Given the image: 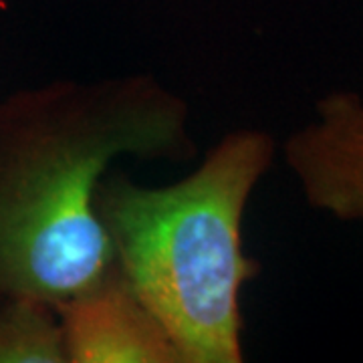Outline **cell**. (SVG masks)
Here are the masks:
<instances>
[{
    "label": "cell",
    "instance_id": "cell-1",
    "mask_svg": "<svg viewBox=\"0 0 363 363\" xmlns=\"http://www.w3.org/2000/svg\"><path fill=\"white\" fill-rule=\"evenodd\" d=\"M196 156L190 105L150 73L0 99V298L61 305L113 269L95 196L119 157Z\"/></svg>",
    "mask_w": 363,
    "mask_h": 363
},
{
    "label": "cell",
    "instance_id": "cell-2",
    "mask_svg": "<svg viewBox=\"0 0 363 363\" xmlns=\"http://www.w3.org/2000/svg\"><path fill=\"white\" fill-rule=\"evenodd\" d=\"M269 131L222 135L182 180L143 186L109 169L95 204L117 271L164 325L184 363L245 362L242 289L260 262L245 248V214L269 174Z\"/></svg>",
    "mask_w": 363,
    "mask_h": 363
},
{
    "label": "cell",
    "instance_id": "cell-3",
    "mask_svg": "<svg viewBox=\"0 0 363 363\" xmlns=\"http://www.w3.org/2000/svg\"><path fill=\"white\" fill-rule=\"evenodd\" d=\"M283 160L313 210L363 222V95H323L311 121L285 140Z\"/></svg>",
    "mask_w": 363,
    "mask_h": 363
},
{
    "label": "cell",
    "instance_id": "cell-4",
    "mask_svg": "<svg viewBox=\"0 0 363 363\" xmlns=\"http://www.w3.org/2000/svg\"><path fill=\"white\" fill-rule=\"evenodd\" d=\"M55 309L65 363H184L164 325L116 264Z\"/></svg>",
    "mask_w": 363,
    "mask_h": 363
},
{
    "label": "cell",
    "instance_id": "cell-5",
    "mask_svg": "<svg viewBox=\"0 0 363 363\" xmlns=\"http://www.w3.org/2000/svg\"><path fill=\"white\" fill-rule=\"evenodd\" d=\"M0 363H65L57 309L35 298H0Z\"/></svg>",
    "mask_w": 363,
    "mask_h": 363
}]
</instances>
